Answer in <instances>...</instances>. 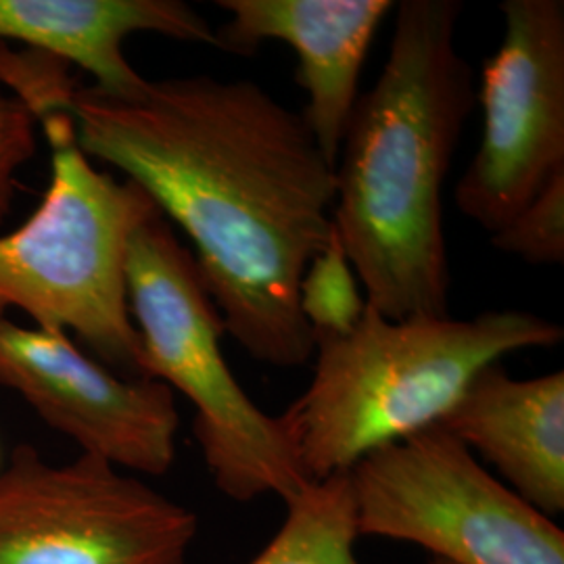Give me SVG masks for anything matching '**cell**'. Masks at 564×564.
<instances>
[{"label": "cell", "mask_w": 564, "mask_h": 564, "mask_svg": "<svg viewBox=\"0 0 564 564\" xmlns=\"http://www.w3.org/2000/svg\"><path fill=\"white\" fill-rule=\"evenodd\" d=\"M69 113L82 151L139 184L193 242L226 333L258 362H310L300 282L335 239V167L302 113L258 82L207 74L123 97L78 86Z\"/></svg>", "instance_id": "obj_1"}, {"label": "cell", "mask_w": 564, "mask_h": 564, "mask_svg": "<svg viewBox=\"0 0 564 564\" xmlns=\"http://www.w3.org/2000/svg\"><path fill=\"white\" fill-rule=\"evenodd\" d=\"M375 86L360 95L335 163V239L384 318L449 316L444 188L477 107L458 46L460 0H402Z\"/></svg>", "instance_id": "obj_2"}, {"label": "cell", "mask_w": 564, "mask_h": 564, "mask_svg": "<svg viewBox=\"0 0 564 564\" xmlns=\"http://www.w3.org/2000/svg\"><path fill=\"white\" fill-rule=\"evenodd\" d=\"M563 339L561 324L527 310H487L468 321H391L366 303L351 330L314 333L312 381L281 416L305 477L324 481L442 423L487 364Z\"/></svg>", "instance_id": "obj_3"}, {"label": "cell", "mask_w": 564, "mask_h": 564, "mask_svg": "<svg viewBox=\"0 0 564 564\" xmlns=\"http://www.w3.org/2000/svg\"><path fill=\"white\" fill-rule=\"evenodd\" d=\"M34 120L51 147V181L39 209L0 235V314L15 307L36 328L74 333L107 368L141 377L126 263L132 235L162 212L82 151L69 109Z\"/></svg>", "instance_id": "obj_4"}, {"label": "cell", "mask_w": 564, "mask_h": 564, "mask_svg": "<svg viewBox=\"0 0 564 564\" xmlns=\"http://www.w3.org/2000/svg\"><path fill=\"white\" fill-rule=\"evenodd\" d=\"M128 303L139 330V375L167 384L195 408L193 433L216 487L235 502L293 500L305 485L291 431L235 379L223 351V316L193 251L162 214L128 247Z\"/></svg>", "instance_id": "obj_5"}, {"label": "cell", "mask_w": 564, "mask_h": 564, "mask_svg": "<svg viewBox=\"0 0 564 564\" xmlns=\"http://www.w3.org/2000/svg\"><path fill=\"white\" fill-rule=\"evenodd\" d=\"M358 535L449 564H564V533L440 424L349 468Z\"/></svg>", "instance_id": "obj_6"}, {"label": "cell", "mask_w": 564, "mask_h": 564, "mask_svg": "<svg viewBox=\"0 0 564 564\" xmlns=\"http://www.w3.org/2000/svg\"><path fill=\"white\" fill-rule=\"evenodd\" d=\"M193 510L113 464L18 445L0 470V564H186Z\"/></svg>", "instance_id": "obj_7"}, {"label": "cell", "mask_w": 564, "mask_h": 564, "mask_svg": "<svg viewBox=\"0 0 564 564\" xmlns=\"http://www.w3.org/2000/svg\"><path fill=\"white\" fill-rule=\"evenodd\" d=\"M505 34L477 88L484 130L454 191L489 237L564 170V2L505 0Z\"/></svg>", "instance_id": "obj_8"}, {"label": "cell", "mask_w": 564, "mask_h": 564, "mask_svg": "<svg viewBox=\"0 0 564 564\" xmlns=\"http://www.w3.org/2000/svg\"><path fill=\"white\" fill-rule=\"evenodd\" d=\"M0 387L20 393L82 454L120 470L155 477L176 460L174 391L155 379L118 375L67 333L25 328L0 314Z\"/></svg>", "instance_id": "obj_9"}, {"label": "cell", "mask_w": 564, "mask_h": 564, "mask_svg": "<svg viewBox=\"0 0 564 564\" xmlns=\"http://www.w3.org/2000/svg\"><path fill=\"white\" fill-rule=\"evenodd\" d=\"M228 21L216 30L220 51L253 55L263 42H284L297 57L307 97L302 113L326 162L335 167L368 51L391 0H218Z\"/></svg>", "instance_id": "obj_10"}, {"label": "cell", "mask_w": 564, "mask_h": 564, "mask_svg": "<svg viewBox=\"0 0 564 564\" xmlns=\"http://www.w3.org/2000/svg\"><path fill=\"white\" fill-rule=\"evenodd\" d=\"M440 426L547 519L564 512V372L514 379L487 364Z\"/></svg>", "instance_id": "obj_11"}, {"label": "cell", "mask_w": 564, "mask_h": 564, "mask_svg": "<svg viewBox=\"0 0 564 564\" xmlns=\"http://www.w3.org/2000/svg\"><path fill=\"white\" fill-rule=\"evenodd\" d=\"M134 34L220 48L209 21L181 0H0V42L78 65L107 95H132L147 84L123 53Z\"/></svg>", "instance_id": "obj_12"}, {"label": "cell", "mask_w": 564, "mask_h": 564, "mask_svg": "<svg viewBox=\"0 0 564 564\" xmlns=\"http://www.w3.org/2000/svg\"><path fill=\"white\" fill-rule=\"evenodd\" d=\"M284 506L281 529L249 564H362L347 473L305 485Z\"/></svg>", "instance_id": "obj_13"}, {"label": "cell", "mask_w": 564, "mask_h": 564, "mask_svg": "<svg viewBox=\"0 0 564 564\" xmlns=\"http://www.w3.org/2000/svg\"><path fill=\"white\" fill-rule=\"evenodd\" d=\"M300 310L312 333L341 335L360 323L366 297L337 239L305 268L300 282Z\"/></svg>", "instance_id": "obj_14"}, {"label": "cell", "mask_w": 564, "mask_h": 564, "mask_svg": "<svg viewBox=\"0 0 564 564\" xmlns=\"http://www.w3.org/2000/svg\"><path fill=\"white\" fill-rule=\"evenodd\" d=\"M491 245L531 265L564 263V170L545 182L502 230L491 235Z\"/></svg>", "instance_id": "obj_15"}, {"label": "cell", "mask_w": 564, "mask_h": 564, "mask_svg": "<svg viewBox=\"0 0 564 564\" xmlns=\"http://www.w3.org/2000/svg\"><path fill=\"white\" fill-rule=\"evenodd\" d=\"M39 123L13 97H0V224L13 209L23 165L36 155Z\"/></svg>", "instance_id": "obj_16"}, {"label": "cell", "mask_w": 564, "mask_h": 564, "mask_svg": "<svg viewBox=\"0 0 564 564\" xmlns=\"http://www.w3.org/2000/svg\"><path fill=\"white\" fill-rule=\"evenodd\" d=\"M431 564H449V563H444V561H437V558H433V563Z\"/></svg>", "instance_id": "obj_17"}]
</instances>
